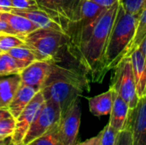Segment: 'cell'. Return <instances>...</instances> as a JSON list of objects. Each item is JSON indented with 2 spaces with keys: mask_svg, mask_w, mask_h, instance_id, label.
Returning a JSON list of instances; mask_svg holds the SVG:
<instances>
[{
  "mask_svg": "<svg viewBox=\"0 0 146 145\" xmlns=\"http://www.w3.org/2000/svg\"><path fill=\"white\" fill-rule=\"evenodd\" d=\"M128 110L129 107L127 103L120 96L114 92V102L111 112L110 114V119L109 125L117 133L121 132L124 129Z\"/></svg>",
  "mask_w": 146,
  "mask_h": 145,
  "instance_id": "17",
  "label": "cell"
},
{
  "mask_svg": "<svg viewBox=\"0 0 146 145\" xmlns=\"http://www.w3.org/2000/svg\"><path fill=\"white\" fill-rule=\"evenodd\" d=\"M131 59L133 73L139 98L146 95V60L139 48L128 56Z\"/></svg>",
  "mask_w": 146,
  "mask_h": 145,
  "instance_id": "13",
  "label": "cell"
},
{
  "mask_svg": "<svg viewBox=\"0 0 146 145\" xmlns=\"http://www.w3.org/2000/svg\"><path fill=\"white\" fill-rule=\"evenodd\" d=\"M114 102V91L110 88L109 91L88 98L90 112L97 116L101 117L110 114Z\"/></svg>",
  "mask_w": 146,
  "mask_h": 145,
  "instance_id": "18",
  "label": "cell"
},
{
  "mask_svg": "<svg viewBox=\"0 0 146 145\" xmlns=\"http://www.w3.org/2000/svg\"><path fill=\"white\" fill-rule=\"evenodd\" d=\"M15 126V119L14 117L0 120V140L5 141L10 138Z\"/></svg>",
  "mask_w": 146,
  "mask_h": 145,
  "instance_id": "25",
  "label": "cell"
},
{
  "mask_svg": "<svg viewBox=\"0 0 146 145\" xmlns=\"http://www.w3.org/2000/svg\"><path fill=\"white\" fill-rule=\"evenodd\" d=\"M5 143H7V141H6V140H5V141H1V140H0V145L3 144H5Z\"/></svg>",
  "mask_w": 146,
  "mask_h": 145,
  "instance_id": "37",
  "label": "cell"
},
{
  "mask_svg": "<svg viewBox=\"0 0 146 145\" xmlns=\"http://www.w3.org/2000/svg\"><path fill=\"white\" fill-rule=\"evenodd\" d=\"M80 118L81 110L78 100L61 116L58 129L62 145H76Z\"/></svg>",
  "mask_w": 146,
  "mask_h": 145,
  "instance_id": "11",
  "label": "cell"
},
{
  "mask_svg": "<svg viewBox=\"0 0 146 145\" xmlns=\"http://www.w3.org/2000/svg\"><path fill=\"white\" fill-rule=\"evenodd\" d=\"M38 9L56 22L66 33L68 25L80 12L83 0H35Z\"/></svg>",
  "mask_w": 146,
  "mask_h": 145,
  "instance_id": "7",
  "label": "cell"
},
{
  "mask_svg": "<svg viewBox=\"0 0 146 145\" xmlns=\"http://www.w3.org/2000/svg\"><path fill=\"white\" fill-rule=\"evenodd\" d=\"M23 41L34 55L36 61H52L62 57L68 38L63 32L38 28L27 34Z\"/></svg>",
  "mask_w": 146,
  "mask_h": 145,
  "instance_id": "4",
  "label": "cell"
},
{
  "mask_svg": "<svg viewBox=\"0 0 146 145\" xmlns=\"http://www.w3.org/2000/svg\"><path fill=\"white\" fill-rule=\"evenodd\" d=\"M2 145H12V144H11V141H9V142H7V143H5V144Z\"/></svg>",
  "mask_w": 146,
  "mask_h": 145,
  "instance_id": "36",
  "label": "cell"
},
{
  "mask_svg": "<svg viewBox=\"0 0 146 145\" xmlns=\"http://www.w3.org/2000/svg\"><path fill=\"white\" fill-rule=\"evenodd\" d=\"M20 73L9 75L0 79V108L8 109L15 93L21 85Z\"/></svg>",
  "mask_w": 146,
  "mask_h": 145,
  "instance_id": "19",
  "label": "cell"
},
{
  "mask_svg": "<svg viewBox=\"0 0 146 145\" xmlns=\"http://www.w3.org/2000/svg\"><path fill=\"white\" fill-rule=\"evenodd\" d=\"M105 9L90 0H83L79 17L68 25L66 32L68 38L67 51L74 60L91 35L98 17Z\"/></svg>",
  "mask_w": 146,
  "mask_h": 145,
  "instance_id": "5",
  "label": "cell"
},
{
  "mask_svg": "<svg viewBox=\"0 0 146 145\" xmlns=\"http://www.w3.org/2000/svg\"><path fill=\"white\" fill-rule=\"evenodd\" d=\"M1 55H2V53H0V57H1Z\"/></svg>",
  "mask_w": 146,
  "mask_h": 145,
  "instance_id": "39",
  "label": "cell"
},
{
  "mask_svg": "<svg viewBox=\"0 0 146 145\" xmlns=\"http://www.w3.org/2000/svg\"><path fill=\"white\" fill-rule=\"evenodd\" d=\"M120 2L106 9L98 17L93 30L74 57L75 62L87 77L95 83H101V68L106 44L113 27Z\"/></svg>",
  "mask_w": 146,
  "mask_h": 145,
  "instance_id": "2",
  "label": "cell"
},
{
  "mask_svg": "<svg viewBox=\"0 0 146 145\" xmlns=\"http://www.w3.org/2000/svg\"><path fill=\"white\" fill-rule=\"evenodd\" d=\"M58 124L27 145H62L59 134Z\"/></svg>",
  "mask_w": 146,
  "mask_h": 145,
  "instance_id": "23",
  "label": "cell"
},
{
  "mask_svg": "<svg viewBox=\"0 0 146 145\" xmlns=\"http://www.w3.org/2000/svg\"><path fill=\"white\" fill-rule=\"evenodd\" d=\"M115 145H133L130 132L124 129L121 132H119Z\"/></svg>",
  "mask_w": 146,
  "mask_h": 145,
  "instance_id": "29",
  "label": "cell"
},
{
  "mask_svg": "<svg viewBox=\"0 0 146 145\" xmlns=\"http://www.w3.org/2000/svg\"><path fill=\"white\" fill-rule=\"evenodd\" d=\"M101 140H102V131L96 137L89 138L82 143L76 144V145H101Z\"/></svg>",
  "mask_w": 146,
  "mask_h": 145,
  "instance_id": "31",
  "label": "cell"
},
{
  "mask_svg": "<svg viewBox=\"0 0 146 145\" xmlns=\"http://www.w3.org/2000/svg\"><path fill=\"white\" fill-rule=\"evenodd\" d=\"M7 53L13 58L20 62L21 64H23L26 68L36 61L34 55L25 44L9 50V51H7Z\"/></svg>",
  "mask_w": 146,
  "mask_h": 145,
  "instance_id": "22",
  "label": "cell"
},
{
  "mask_svg": "<svg viewBox=\"0 0 146 145\" xmlns=\"http://www.w3.org/2000/svg\"><path fill=\"white\" fill-rule=\"evenodd\" d=\"M137 48H139L140 50V51L142 52V54L144 55V56H145V58L146 60V36Z\"/></svg>",
  "mask_w": 146,
  "mask_h": 145,
  "instance_id": "35",
  "label": "cell"
},
{
  "mask_svg": "<svg viewBox=\"0 0 146 145\" xmlns=\"http://www.w3.org/2000/svg\"><path fill=\"white\" fill-rule=\"evenodd\" d=\"M50 70V61H35L21 73V83L40 91Z\"/></svg>",
  "mask_w": 146,
  "mask_h": 145,
  "instance_id": "12",
  "label": "cell"
},
{
  "mask_svg": "<svg viewBox=\"0 0 146 145\" xmlns=\"http://www.w3.org/2000/svg\"><path fill=\"white\" fill-rule=\"evenodd\" d=\"M38 91H37L33 87L21 83V85L17 89L8 107V109L10 112L12 117L16 119Z\"/></svg>",
  "mask_w": 146,
  "mask_h": 145,
  "instance_id": "14",
  "label": "cell"
},
{
  "mask_svg": "<svg viewBox=\"0 0 146 145\" xmlns=\"http://www.w3.org/2000/svg\"><path fill=\"white\" fill-rule=\"evenodd\" d=\"M120 3L127 12L136 15L146 7V0H121Z\"/></svg>",
  "mask_w": 146,
  "mask_h": 145,
  "instance_id": "24",
  "label": "cell"
},
{
  "mask_svg": "<svg viewBox=\"0 0 146 145\" xmlns=\"http://www.w3.org/2000/svg\"><path fill=\"white\" fill-rule=\"evenodd\" d=\"M61 59L50 61V70L41 92L44 101L50 102L63 115L86 91H90L89 79L77 66L64 67Z\"/></svg>",
  "mask_w": 146,
  "mask_h": 145,
  "instance_id": "1",
  "label": "cell"
},
{
  "mask_svg": "<svg viewBox=\"0 0 146 145\" xmlns=\"http://www.w3.org/2000/svg\"><path fill=\"white\" fill-rule=\"evenodd\" d=\"M12 7L11 0H0V11L1 12H10Z\"/></svg>",
  "mask_w": 146,
  "mask_h": 145,
  "instance_id": "33",
  "label": "cell"
},
{
  "mask_svg": "<svg viewBox=\"0 0 146 145\" xmlns=\"http://www.w3.org/2000/svg\"><path fill=\"white\" fill-rule=\"evenodd\" d=\"M90 1L95 3L96 4L101 6L102 8L109 9V8L112 7L114 4H115L116 3L120 2L121 0H90Z\"/></svg>",
  "mask_w": 146,
  "mask_h": 145,
  "instance_id": "32",
  "label": "cell"
},
{
  "mask_svg": "<svg viewBox=\"0 0 146 145\" xmlns=\"http://www.w3.org/2000/svg\"><path fill=\"white\" fill-rule=\"evenodd\" d=\"M24 41L14 35H8L5 34L3 38L0 40V51L7 52L9 50L24 44Z\"/></svg>",
  "mask_w": 146,
  "mask_h": 145,
  "instance_id": "26",
  "label": "cell"
},
{
  "mask_svg": "<svg viewBox=\"0 0 146 145\" xmlns=\"http://www.w3.org/2000/svg\"><path fill=\"white\" fill-rule=\"evenodd\" d=\"M26 67L13 58L7 52H3L0 57V76H9L20 73Z\"/></svg>",
  "mask_w": 146,
  "mask_h": 145,
  "instance_id": "20",
  "label": "cell"
},
{
  "mask_svg": "<svg viewBox=\"0 0 146 145\" xmlns=\"http://www.w3.org/2000/svg\"><path fill=\"white\" fill-rule=\"evenodd\" d=\"M0 18L8 23L12 30L16 33L17 37L22 40L27 34L38 29V27L26 17L11 12L0 11Z\"/></svg>",
  "mask_w": 146,
  "mask_h": 145,
  "instance_id": "16",
  "label": "cell"
},
{
  "mask_svg": "<svg viewBox=\"0 0 146 145\" xmlns=\"http://www.w3.org/2000/svg\"><path fill=\"white\" fill-rule=\"evenodd\" d=\"M44 98L41 91H38L31 102L26 106L19 116L15 119V126L10 138L12 145H21L31 124L38 114L44 103Z\"/></svg>",
  "mask_w": 146,
  "mask_h": 145,
  "instance_id": "9",
  "label": "cell"
},
{
  "mask_svg": "<svg viewBox=\"0 0 146 145\" xmlns=\"http://www.w3.org/2000/svg\"><path fill=\"white\" fill-rule=\"evenodd\" d=\"M146 36V7L139 13L138 17V22L136 26V31L134 37L133 38V41L131 43L130 48L128 50V52L126 56H128L133 50H134L139 44L142 42V40Z\"/></svg>",
  "mask_w": 146,
  "mask_h": 145,
  "instance_id": "21",
  "label": "cell"
},
{
  "mask_svg": "<svg viewBox=\"0 0 146 145\" xmlns=\"http://www.w3.org/2000/svg\"><path fill=\"white\" fill-rule=\"evenodd\" d=\"M118 133L108 124L102 130L101 145H115Z\"/></svg>",
  "mask_w": 146,
  "mask_h": 145,
  "instance_id": "27",
  "label": "cell"
},
{
  "mask_svg": "<svg viewBox=\"0 0 146 145\" xmlns=\"http://www.w3.org/2000/svg\"><path fill=\"white\" fill-rule=\"evenodd\" d=\"M60 119V109L50 102L45 101L34 121L31 124L21 145H27L34 139L42 136L58 124Z\"/></svg>",
  "mask_w": 146,
  "mask_h": 145,
  "instance_id": "8",
  "label": "cell"
},
{
  "mask_svg": "<svg viewBox=\"0 0 146 145\" xmlns=\"http://www.w3.org/2000/svg\"><path fill=\"white\" fill-rule=\"evenodd\" d=\"M10 12L26 17L30 21H32L38 28H48V29H53V30L63 32L62 28L56 22H55L52 19H50L48 16V15H46L44 11L38 9H12Z\"/></svg>",
  "mask_w": 146,
  "mask_h": 145,
  "instance_id": "15",
  "label": "cell"
},
{
  "mask_svg": "<svg viewBox=\"0 0 146 145\" xmlns=\"http://www.w3.org/2000/svg\"><path fill=\"white\" fill-rule=\"evenodd\" d=\"M0 53H2V52H1V51H0Z\"/></svg>",
  "mask_w": 146,
  "mask_h": 145,
  "instance_id": "40",
  "label": "cell"
},
{
  "mask_svg": "<svg viewBox=\"0 0 146 145\" xmlns=\"http://www.w3.org/2000/svg\"><path fill=\"white\" fill-rule=\"evenodd\" d=\"M113 70L110 88L127 103L129 109H133L139 98L137 93L130 56L122 58Z\"/></svg>",
  "mask_w": 146,
  "mask_h": 145,
  "instance_id": "6",
  "label": "cell"
},
{
  "mask_svg": "<svg viewBox=\"0 0 146 145\" xmlns=\"http://www.w3.org/2000/svg\"><path fill=\"white\" fill-rule=\"evenodd\" d=\"M0 33L3 34H8V35H14L16 36V33L12 30L10 26L2 18H0Z\"/></svg>",
  "mask_w": 146,
  "mask_h": 145,
  "instance_id": "30",
  "label": "cell"
},
{
  "mask_svg": "<svg viewBox=\"0 0 146 145\" xmlns=\"http://www.w3.org/2000/svg\"><path fill=\"white\" fill-rule=\"evenodd\" d=\"M5 34H3V33H0V40L3 38V36H4Z\"/></svg>",
  "mask_w": 146,
  "mask_h": 145,
  "instance_id": "38",
  "label": "cell"
},
{
  "mask_svg": "<svg viewBox=\"0 0 146 145\" xmlns=\"http://www.w3.org/2000/svg\"><path fill=\"white\" fill-rule=\"evenodd\" d=\"M124 129L130 132L133 145H146V95L129 109Z\"/></svg>",
  "mask_w": 146,
  "mask_h": 145,
  "instance_id": "10",
  "label": "cell"
},
{
  "mask_svg": "<svg viewBox=\"0 0 146 145\" xmlns=\"http://www.w3.org/2000/svg\"><path fill=\"white\" fill-rule=\"evenodd\" d=\"M10 117H12V115L8 109H1L0 108V120L10 118Z\"/></svg>",
  "mask_w": 146,
  "mask_h": 145,
  "instance_id": "34",
  "label": "cell"
},
{
  "mask_svg": "<svg viewBox=\"0 0 146 145\" xmlns=\"http://www.w3.org/2000/svg\"><path fill=\"white\" fill-rule=\"evenodd\" d=\"M138 17L139 15L127 12L120 3L102 61L101 76L103 79L106 73L113 70L127 56L135 34Z\"/></svg>",
  "mask_w": 146,
  "mask_h": 145,
  "instance_id": "3",
  "label": "cell"
},
{
  "mask_svg": "<svg viewBox=\"0 0 146 145\" xmlns=\"http://www.w3.org/2000/svg\"><path fill=\"white\" fill-rule=\"evenodd\" d=\"M13 9H38L35 0H11Z\"/></svg>",
  "mask_w": 146,
  "mask_h": 145,
  "instance_id": "28",
  "label": "cell"
}]
</instances>
